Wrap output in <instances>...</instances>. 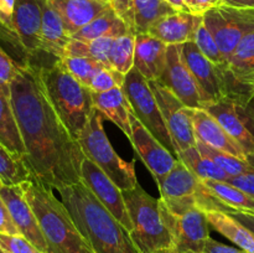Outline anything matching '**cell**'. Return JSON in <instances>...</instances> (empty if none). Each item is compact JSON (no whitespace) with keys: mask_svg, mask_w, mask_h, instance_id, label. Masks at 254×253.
I'll list each match as a JSON object with an SVG mask.
<instances>
[{"mask_svg":"<svg viewBox=\"0 0 254 253\" xmlns=\"http://www.w3.org/2000/svg\"><path fill=\"white\" fill-rule=\"evenodd\" d=\"M10 93L31 176L56 190L79 183L86 156L55 111L39 71L19 64Z\"/></svg>","mask_w":254,"mask_h":253,"instance_id":"6da1fadb","label":"cell"},{"mask_svg":"<svg viewBox=\"0 0 254 253\" xmlns=\"http://www.w3.org/2000/svg\"><path fill=\"white\" fill-rule=\"evenodd\" d=\"M57 191L92 252L139 253L128 231L82 181Z\"/></svg>","mask_w":254,"mask_h":253,"instance_id":"7a4b0ae2","label":"cell"},{"mask_svg":"<svg viewBox=\"0 0 254 253\" xmlns=\"http://www.w3.org/2000/svg\"><path fill=\"white\" fill-rule=\"evenodd\" d=\"M37 218L49 253H93L77 230L68 210L52 189L34 176L20 184Z\"/></svg>","mask_w":254,"mask_h":253,"instance_id":"3957f363","label":"cell"},{"mask_svg":"<svg viewBox=\"0 0 254 253\" xmlns=\"http://www.w3.org/2000/svg\"><path fill=\"white\" fill-rule=\"evenodd\" d=\"M34 67L39 71L55 111L72 138L78 141L94 109L92 91L74 78L60 59Z\"/></svg>","mask_w":254,"mask_h":253,"instance_id":"277c9868","label":"cell"},{"mask_svg":"<svg viewBox=\"0 0 254 253\" xmlns=\"http://www.w3.org/2000/svg\"><path fill=\"white\" fill-rule=\"evenodd\" d=\"M122 192L131 221L129 236L138 252L158 253L175 248L173 235L164 220L160 198L149 195L139 184Z\"/></svg>","mask_w":254,"mask_h":253,"instance_id":"5b68a950","label":"cell"},{"mask_svg":"<svg viewBox=\"0 0 254 253\" xmlns=\"http://www.w3.org/2000/svg\"><path fill=\"white\" fill-rule=\"evenodd\" d=\"M103 114L94 108L86 128L78 139L84 156L93 161L121 189L129 190L138 185L134 160L122 159L112 146L103 128Z\"/></svg>","mask_w":254,"mask_h":253,"instance_id":"8992f818","label":"cell"},{"mask_svg":"<svg viewBox=\"0 0 254 253\" xmlns=\"http://www.w3.org/2000/svg\"><path fill=\"white\" fill-rule=\"evenodd\" d=\"M123 91L130 103L131 111L141 124L170 151L176 156L175 148L170 138L163 114L158 106L155 96L151 91L149 82L136 68H131L126 74Z\"/></svg>","mask_w":254,"mask_h":253,"instance_id":"52a82bcc","label":"cell"},{"mask_svg":"<svg viewBox=\"0 0 254 253\" xmlns=\"http://www.w3.org/2000/svg\"><path fill=\"white\" fill-rule=\"evenodd\" d=\"M203 24L215 39L226 63H228L243 37L254 32V9L222 5L205 12Z\"/></svg>","mask_w":254,"mask_h":253,"instance_id":"ba28073f","label":"cell"},{"mask_svg":"<svg viewBox=\"0 0 254 253\" xmlns=\"http://www.w3.org/2000/svg\"><path fill=\"white\" fill-rule=\"evenodd\" d=\"M225 99L246 106L254 99V32L243 37L226 66H220Z\"/></svg>","mask_w":254,"mask_h":253,"instance_id":"9c48e42d","label":"cell"},{"mask_svg":"<svg viewBox=\"0 0 254 253\" xmlns=\"http://www.w3.org/2000/svg\"><path fill=\"white\" fill-rule=\"evenodd\" d=\"M148 82L163 114L176 155L179 151L196 146V135L193 131L190 108L159 81Z\"/></svg>","mask_w":254,"mask_h":253,"instance_id":"30bf717a","label":"cell"},{"mask_svg":"<svg viewBox=\"0 0 254 253\" xmlns=\"http://www.w3.org/2000/svg\"><path fill=\"white\" fill-rule=\"evenodd\" d=\"M164 220L173 235L174 246L179 253H203L210 238V223L205 211L200 207L190 208L186 212L176 215L170 212L160 200Z\"/></svg>","mask_w":254,"mask_h":253,"instance_id":"8fae6325","label":"cell"},{"mask_svg":"<svg viewBox=\"0 0 254 253\" xmlns=\"http://www.w3.org/2000/svg\"><path fill=\"white\" fill-rule=\"evenodd\" d=\"M156 184L160 190V200L170 212L180 215L190 208L198 207L196 196L202 181L179 159L170 173Z\"/></svg>","mask_w":254,"mask_h":253,"instance_id":"7c38bea8","label":"cell"},{"mask_svg":"<svg viewBox=\"0 0 254 253\" xmlns=\"http://www.w3.org/2000/svg\"><path fill=\"white\" fill-rule=\"evenodd\" d=\"M158 81L189 108H203V99L197 82L183 60L181 45H168L166 66Z\"/></svg>","mask_w":254,"mask_h":253,"instance_id":"4fadbf2b","label":"cell"},{"mask_svg":"<svg viewBox=\"0 0 254 253\" xmlns=\"http://www.w3.org/2000/svg\"><path fill=\"white\" fill-rule=\"evenodd\" d=\"M81 181L93 192L99 202L118 220V222L130 232L131 221L127 210L123 192L101 168L87 158L81 166Z\"/></svg>","mask_w":254,"mask_h":253,"instance_id":"5bb4252c","label":"cell"},{"mask_svg":"<svg viewBox=\"0 0 254 253\" xmlns=\"http://www.w3.org/2000/svg\"><path fill=\"white\" fill-rule=\"evenodd\" d=\"M130 128L131 135L129 136V140L133 144L134 150L145 164L155 181L160 180L170 173L178 163V159L139 122L133 111L130 112Z\"/></svg>","mask_w":254,"mask_h":253,"instance_id":"9a60e30c","label":"cell"},{"mask_svg":"<svg viewBox=\"0 0 254 253\" xmlns=\"http://www.w3.org/2000/svg\"><path fill=\"white\" fill-rule=\"evenodd\" d=\"M181 55L197 82L203 99V107L225 99L220 66L211 62L193 41L181 44Z\"/></svg>","mask_w":254,"mask_h":253,"instance_id":"2e32d148","label":"cell"},{"mask_svg":"<svg viewBox=\"0 0 254 253\" xmlns=\"http://www.w3.org/2000/svg\"><path fill=\"white\" fill-rule=\"evenodd\" d=\"M112 9L133 35L145 34L159 20L176 12L164 0H112Z\"/></svg>","mask_w":254,"mask_h":253,"instance_id":"e0dca14e","label":"cell"},{"mask_svg":"<svg viewBox=\"0 0 254 253\" xmlns=\"http://www.w3.org/2000/svg\"><path fill=\"white\" fill-rule=\"evenodd\" d=\"M0 196L9 208L10 215L20 235L29 240L37 251L49 253V247L37 222L36 216L30 203L27 202L21 186L2 185L0 188Z\"/></svg>","mask_w":254,"mask_h":253,"instance_id":"ac0fdd59","label":"cell"},{"mask_svg":"<svg viewBox=\"0 0 254 253\" xmlns=\"http://www.w3.org/2000/svg\"><path fill=\"white\" fill-rule=\"evenodd\" d=\"M44 0H16L14 29L29 61L41 54V25Z\"/></svg>","mask_w":254,"mask_h":253,"instance_id":"d6986e66","label":"cell"},{"mask_svg":"<svg viewBox=\"0 0 254 253\" xmlns=\"http://www.w3.org/2000/svg\"><path fill=\"white\" fill-rule=\"evenodd\" d=\"M191 119L193 124L196 140H200L212 148L230 153L242 160L247 161L245 151L241 148L240 144L228 135L227 131L222 128L220 123L211 116L206 109L190 108ZM248 163V161H247Z\"/></svg>","mask_w":254,"mask_h":253,"instance_id":"ffe728a7","label":"cell"},{"mask_svg":"<svg viewBox=\"0 0 254 253\" xmlns=\"http://www.w3.org/2000/svg\"><path fill=\"white\" fill-rule=\"evenodd\" d=\"M49 2L61 15L71 36L112 9V0H49Z\"/></svg>","mask_w":254,"mask_h":253,"instance_id":"44dd1931","label":"cell"},{"mask_svg":"<svg viewBox=\"0 0 254 253\" xmlns=\"http://www.w3.org/2000/svg\"><path fill=\"white\" fill-rule=\"evenodd\" d=\"M168 45L150 34L135 35L134 68L148 81H158L166 66Z\"/></svg>","mask_w":254,"mask_h":253,"instance_id":"7402d4cb","label":"cell"},{"mask_svg":"<svg viewBox=\"0 0 254 253\" xmlns=\"http://www.w3.org/2000/svg\"><path fill=\"white\" fill-rule=\"evenodd\" d=\"M202 15H193L186 11H176L159 20L151 26L148 34L166 45H181L192 41L196 29L202 22Z\"/></svg>","mask_w":254,"mask_h":253,"instance_id":"603a6c76","label":"cell"},{"mask_svg":"<svg viewBox=\"0 0 254 253\" xmlns=\"http://www.w3.org/2000/svg\"><path fill=\"white\" fill-rule=\"evenodd\" d=\"M71 41V35L67 32L61 15L49 2L42 4L41 25V51L56 59H64V51Z\"/></svg>","mask_w":254,"mask_h":253,"instance_id":"cb8c5ba5","label":"cell"},{"mask_svg":"<svg viewBox=\"0 0 254 253\" xmlns=\"http://www.w3.org/2000/svg\"><path fill=\"white\" fill-rule=\"evenodd\" d=\"M93 106L98 109L106 119L113 122L127 136L131 135L130 112L131 107L122 87H116L111 91L94 93Z\"/></svg>","mask_w":254,"mask_h":253,"instance_id":"d4e9b609","label":"cell"},{"mask_svg":"<svg viewBox=\"0 0 254 253\" xmlns=\"http://www.w3.org/2000/svg\"><path fill=\"white\" fill-rule=\"evenodd\" d=\"M0 143L16 158L26 155L11 103L10 84L0 83Z\"/></svg>","mask_w":254,"mask_h":253,"instance_id":"484cf974","label":"cell"},{"mask_svg":"<svg viewBox=\"0 0 254 253\" xmlns=\"http://www.w3.org/2000/svg\"><path fill=\"white\" fill-rule=\"evenodd\" d=\"M210 227L232 241L238 248L254 253V233L250 228L222 211H206Z\"/></svg>","mask_w":254,"mask_h":253,"instance_id":"4316f807","label":"cell"},{"mask_svg":"<svg viewBox=\"0 0 254 253\" xmlns=\"http://www.w3.org/2000/svg\"><path fill=\"white\" fill-rule=\"evenodd\" d=\"M127 34H130L127 25L113 9H109L96 17L88 25L82 27L76 34L72 35L71 39L79 40V41H91V40L101 39V37H118Z\"/></svg>","mask_w":254,"mask_h":253,"instance_id":"83f0119b","label":"cell"},{"mask_svg":"<svg viewBox=\"0 0 254 253\" xmlns=\"http://www.w3.org/2000/svg\"><path fill=\"white\" fill-rule=\"evenodd\" d=\"M176 158L185 164L186 168L195 174L200 180H217L228 181L231 176L216 165L212 160L201 154L196 146L179 151Z\"/></svg>","mask_w":254,"mask_h":253,"instance_id":"f1b7e54d","label":"cell"},{"mask_svg":"<svg viewBox=\"0 0 254 253\" xmlns=\"http://www.w3.org/2000/svg\"><path fill=\"white\" fill-rule=\"evenodd\" d=\"M202 183L218 200L232 210L254 213V198L228 181L202 180Z\"/></svg>","mask_w":254,"mask_h":253,"instance_id":"f546056e","label":"cell"},{"mask_svg":"<svg viewBox=\"0 0 254 253\" xmlns=\"http://www.w3.org/2000/svg\"><path fill=\"white\" fill-rule=\"evenodd\" d=\"M114 37H101V39L91 40V41H79V40L71 39L64 51V57H89L97 60L109 66V51ZM112 68V67H111Z\"/></svg>","mask_w":254,"mask_h":253,"instance_id":"4dcf8cb0","label":"cell"},{"mask_svg":"<svg viewBox=\"0 0 254 253\" xmlns=\"http://www.w3.org/2000/svg\"><path fill=\"white\" fill-rule=\"evenodd\" d=\"M135 35L127 34L114 37L109 51V66L127 74L134 67Z\"/></svg>","mask_w":254,"mask_h":253,"instance_id":"1f68e13d","label":"cell"},{"mask_svg":"<svg viewBox=\"0 0 254 253\" xmlns=\"http://www.w3.org/2000/svg\"><path fill=\"white\" fill-rule=\"evenodd\" d=\"M31 176L26 164L22 159L12 155L1 143H0V180L4 185H20L29 180Z\"/></svg>","mask_w":254,"mask_h":253,"instance_id":"d6a6232c","label":"cell"},{"mask_svg":"<svg viewBox=\"0 0 254 253\" xmlns=\"http://www.w3.org/2000/svg\"><path fill=\"white\" fill-rule=\"evenodd\" d=\"M196 148L201 151L202 155L212 160L216 165L220 166L230 176L241 175V174L246 173V171H250L254 169L247 161L242 160V159L237 158V156L232 155V154L220 150V149L212 148V146L207 145V144L202 143L200 140H196Z\"/></svg>","mask_w":254,"mask_h":253,"instance_id":"836d02e7","label":"cell"},{"mask_svg":"<svg viewBox=\"0 0 254 253\" xmlns=\"http://www.w3.org/2000/svg\"><path fill=\"white\" fill-rule=\"evenodd\" d=\"M60 60H61L64 68H66L74 78L78 79L81 83H83L84 86H87L88 88L89 83H91L92 78H93V76L96 74V72L98 71V69H101L102 67L106 66V64L102 63V62L93 59H89V57L71 56L64 57V59Z\"/></svg>","mask_w":254,"mask_h":253,"instance_id":"e575fe53","label":"cell"},{"mask_svg":"<svg viewBox=\"0 0 254 253\" xmlns=\"http://www.w3.org/2000/svg\"><path fill=\"white\" fill-rule=\"evenodd\" d=\"M193 42L197 45V47L200 49V51L210 60L211 62H213L217 66H226V61L223 59L222 54H221L220 49H218L217 44H216L215 39L212 37L211 32L208 31L207 27L203 24V20L200 25L197 26L195 32V36H193Z\"/></svg>","mask_w":254,"mask_h":253,"instance_id":"d590c367","label":"cell"},{"mask_svg":"<svg viewBox=\"0 0 254 253\" xmlns=\"http://www.w3.org/2000/svg\"><path fill=\"white\" fill-rule=\"evenodd\" d=\"M126 74L111 67H102L96 72L89 83V89L94 93H102V92L111 91L116 87H123Z\"/></svg>","mask_w":254,"mask_h":253,"instance_id":"8d00e7d4","label":"cell"},{"mask_svg":"<svg viewBox=\"0 0 254 253\" xmlns=\"http://www.w3.org/2000/svg\"><path fill=\"white\" fill-rule=\"evenodd\" d=\"M0 252L2 253H36L37 250L21 235L0 233Z\"/></svg>","mask_w":254,"mask_h":253,"instance_id":"74e56055","label":"cell"},{"mask_svg":"<svg viewBox=\"0 0 254 253\" xmlns=\"http://www.w3.org/2000/svg\"><path fill=\"white\" fill-rule=\"evenodd\" d=\"M19 64L0 46V83L10 84L16 76Z\"/></svg>","mask_w":254,"mask_h":253,"instance_id":"f35d334b","label":"cell"},{"mask_svg":"<svg viewBox=\"0 0 254 253\" xmlns=\"http://www.w3.org/2000/svg\"><path fill=\"white\" fill-rule=\"evenodd\" d=\"M223 0H186L185 10L193 15H202L208 10L222 6Z\"/></svg>","mask_w":254,"mask_h":253,"instance_id":"ab89813d","label":"cell"},{"mask_svg":"<svg viewBox=\"0 0 254 253\" xmlns=\"http://www.w3.org/2000/svg\"><path fill=\"white\" fill-rule=\"evenodd\" d=\"M16 0H0V26L14 32V11Z\"/></svg>","mask_w":254,"mask_h":253,"instance_id":"60d3db41","label":"cell"},{"mask_svg":"<svg viewBox=\"0 0 254 253\" xmlns=\"http://www.w3.org/2000/svg\"><path fill=\"white\" fill-rule=\"evenodd\" d=\"M228 183L235 185L240 190L245 191L246 193H248V195L252 196L254 198V169L250 171H246V173L241 174V175L231 176Z\"/></svg>","mask_w":254,"mask_h":253,"instance_id":"b9f144b4","label":"cell"},{"mask_svg":"<svg viewBox=\"0 0 254 253\" xmlns=\"http://www.w3.org/2000/svg\"><path fill=\"white\" fill-rule=\"evenodd\" d=\"M0 233H7V235H20L16 225L12 221L9 208L5 205L4 200L0 196Z\"/></svg>","mask_w":254,"mask_h":253,"instance_id":"7bdbcfd3","label":"cell"},{"mask_svg":"<svg viewBox=\"0 0 254 253\" xmlns=\"http://www.w3.org/2000/svg\"><path fill=\"white\" fill-rule=\"evenodd\" d=\"M203 253H247L246 251L241 250L237 247H231V246L221 243L218 241L213 240V238H208L206 242L205 251Z\"/></svg>","mask_w":254,"mask_h":253,"instance_id":"ee69618b","label":"cell"},{"mask_svg":"<svg viewBox=\"0 0 254 253\" xmlns=\"http://www.w3.org/2000/svg\"><path fill=\"white\" fill-rule=\"evenodd\" d=\"M236 106H237L241 118L243 119L247 128L254 134V99L246 106H240V104H236Z\"/></svg>","mask_w":254,"mask_h":253,"instance_id":"f6af8a7d","label":"cell"},{"mask_svg":"<svg viewBox=\"0 0 254 253\" xmlns=\"http://www.w3.org/2000/svg\"><path fill=\"white\" fill-rule=\"evenodd\" d=\"M226 213H228V215L235 217L237 221H240L242 225H245L246 227L250 228V230L254 233V213L242 212V211H236V210H230Z\"/></svg>","mask_w":254,"mask_h":253,"instance_id":"bcb514c9","label":"cell"},{"mask_svg":"<svg viewBox=\"0 0 254 253\" xmlns=\"http://www.w3.org/2000/svg\"><path fill=\"white\" fill-rule=\"evenodd\" d=\"M223 5L240 9H254V0H223Z\"/></svg>","mask_w":254,"mask_h":253,"instance_id":"7dc6e473","label":"cell"},{"mask_svg":"<svg viewBox=\"0 0 254 253\" xmlns=\"http://www.w3.org/2000/svg\"><path fill=\"white\" fill-rule=\"evenodd\" d=\"M164 1L168 2L169 5H171L176 11H186L185 10L186 0H164Z\"/></svg>","mask_w":254,"mask_h":253,"instance_id":"c3c4849f","label":"cell"},{"mask_svg":"<svg viewBox=\"0 0 254 253\" xmlns=\"http://www.w3.org/2000/svg\"><path fill=\"white\" fill-rule=\"evenodd\" d=\"M158 253H179L175 248H169V250H163V251H159Z\"/></svg>","mask_w":254,"mask_h":253,"instance_id":"681fc988","label":"cell"},{"mask_svg":"<svg viewBox=\"0 0 254 253\" xmlns=\"http://www.w3.org/2000/svg\"><path fill=\"white\" fill-rule=\"evenodd\" d=\"M2 185H4V184H2V183H1V180H0V188H1Z\"/></svg>","mask_w":254,"mask_h":253,"instance_id":"f907efd6","label":"cell"},{"mask_svg":"<svg viewBox=\"0 0 254 253\" xmlns=\"http://www.w3.org/2000/svg\"><path fill=\"white\" fill-rule=\"evenodd\" d=\"M184 253H196V252H184Z\"/></svg>","mask_w":254,"mask_h":253,"instance_id":"816d5d0a","label":"cell"},{"mask_svg":"<svg viewBox=\"0 0 254 253\" xmlns=\"http://www.w3.org/2000/svg\"><path fill=\"white\" fill-rule=\"evenodd\" d=\"M36 253H44V252H40V251H37V252Z\"/></svg>","mask_w":254,"mask_h":253,"instance_id":"f5cc1de1","label":"cell"},{"mask_svg":"<svg viewBox=\"0 0 254 253\" xmlns=\"http://www.w3.org/2000/svg\"><path fill=\"white\" fill-rule=\"evenodd\" d=\"M0 253H2V252H0Z\"/></svg>","mask_w":254,"mask_h":253,"instance_id":"db71d44e","label":"cell"}]
</instances>
